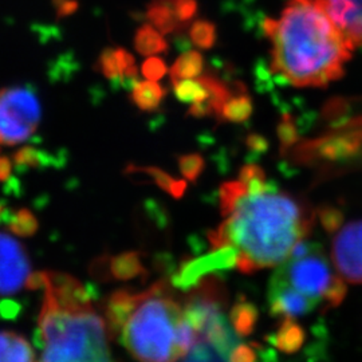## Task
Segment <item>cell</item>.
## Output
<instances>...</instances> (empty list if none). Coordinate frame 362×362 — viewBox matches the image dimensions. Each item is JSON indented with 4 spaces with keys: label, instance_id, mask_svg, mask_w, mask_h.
<instances>
[{
    "label": "cell",
    "instance_id": "18",
    "mask_svg": "<svg viewBox=\"0 0 362 362\" xmlns=\"http://www.w3.org/2000/svg\"><path fill=\"white\" fill-rule=\"evenodd\" d=\"M189 37L197 49L209 50L216 43L218 30L209 21H197L189 30Z\"/></svg>",
    "mask_w": 362,
    "mask_h": 362
},
{
    "label": "cell",
    "instance_id": "3",
    "mask_svg": "<svg viewBox=\"0 0 362 362\" xmlns=\"http://www.w3.org/2000/svg\"><path fill=\"white\" fill-rule=\"evenodd\" d=\"M106 318L107 332L140 362H179L199 338L185 300L164 282L144 291H117Z\"/></svg>",
    "mask_w": 362,
    "mask_h": 362
},
{
    "label": "cell",
    "instance_id": "8",
    "mask_svg": "<svg viewBox=\"0 0 362 362\" xmlns=\"http://www.w3.org/2000/svg\"><path fill=\"white\" fill-rule=\"evenodd\" d=\"M34 275L26 250L11 235L0 233V297L33 288Z\"/></svg>",
    "mask_w": 362,
    "mask_h": 362
},
{
    "label": "cell",
    "instance_id": "19",
    "mask_svg": "<svg viewBox=\"0 0 362 362\" xmlns=\"http://www.w3.org/2000/svg\"><path fill=\"white\" fill-rule=\"evenodd\" d=\"M278 137L282 145V149H288L298 140L297 127L293 117L284 115L278 125Z\"/></svg>",
    "mask_w": 362,
    "mask_h": 362
},
{
    "label": "cell",
    "instance_id": "21",
    "mask_svg": "<svg viewBox=\"0 0 362 362\" xmlns=\"http://www.w3.org/2000/svg\"><path fill=\"white\" fill-rule=\"evenodd\" d=\"M199 4L196 0H176L173 4V11L180 26L189 23L197 15Z\"/></svg>",
    "mask_w": 362,
    "mask_h": 362
},
{
    "label": "cell",
    "instance_id": "12",
    "mask_svg": "<svg viewBox=\"0 0 362 362\" xmlns=\"http://www.w3.org/2000/svg\"><path fill=\"white\" fill-rule=\"evenodd\" d=\"M165 97L164 88L157 81L136 82L130 94L132 101L144 112H155Z\"/></svg>",
    "mask_w": 362,
    "mask_h": 362
},
{
    "label": "cell",
    "instance_id": "4",
    "mask_svg": "<svg viewBox=\"0 0 362 362\" xmlns=\"http://www.w3.org/2000/svg\"><path fill=\"white\" fill-rule=\"evenodd\" d=\"M33 287L43 290L39 362H115L107 325L85 286L69 274L40 272L34 275Z\"/></svg>",
    "mask_w": 362,
    "mask_h": 362
},
{
    "label": "cell",
    "instance_id": "20",
    "mask_svg": "<svg viewBox=\"0 0 362 362\" xmlns=\"http://www.w3.org/2000/svg\"><path fill=\"white\" fill-rule=\"evenodd\" d=\"M181 172L188 180L194 181L204 168V160L200 155L182 156L179 160Z\"/></svg>",
    "mask_w": 362,
    "mask_h": 362
},
{
    "label": "cell",
    "instance_id": "1",
    "mask_svg": "<svg viewBox=\"0 0 362 362\" xmlns=\"http://www.w3.org/2000/svg\"><path fill=\"white\" fill-rule=\"evenodd\" d=\"M224 216L209 235L220 264L254 272L284 263L313 227V212L291 194L272 188L258 165H246L239 180L220 188Z\"/></svg>",
    "mask_w": 362,
    "mask_h": 362
},
{
    "label": "cell",
    "instance_id": "15",
    "mask_svg": "<svg viewBox=\"0 0 362 362\" xmlns=\"http://www.w3.org/2000/svg\"><path fill=\"white\" fill-rule=\"evenodd\" d=\"M146 16L149 22L161 33L169 34L181 27L176 19V15L173 11V4H169L160 0H152V3L148 7Z\"/></svg>",
    "mask_w": 362,
    "mask_h": 362
},
{
    "label": "cell",
    "instance_id": "9",
    "mask_svg": "<svg viewBox=\"0 0 362 362\" xmlns=\"http://www.w3.org/2000/svg\"><path fill=\"white\" fill-rule=\"evenodd\" d=\"M329 13L356 47L362 46V0H326Z\"/></svg>",
    "mask_w": 362,
    "mask_h": 362
},
{
    "label": "cell",
    "instance_id": "10",
    "mask_svg": "<svg viewBox=\"0 0 362 362\" xmlns=\"http://www.w3.org/2000/svg\"><path fill=\"white\" fill-rule=\"evenodd\" d=\"M101 70L104 76L112 81L136 79L137 67L134 58L125 49H107L101 55Z\"/></svg>",
    "mask_w": 362,
    "mask_h": 362
},
{
    "label": "cell",
    "instance_id": "11",
    "mask_svg": "<svg viewBox=\"0 0 362 362\" xmlns=\"http://www.w3.org/2000/svg\"><path fill=\"white\" fill-rule=\"evenodd\" d=\"M0 362H39L26 339L13 332H0Z\"/></svg>",
    "mask_w": 362,
    "mask_h": 362
},
{
    "label": "cell",
    "instance_id": "6",
    "mask_svg": "<svg viewBox=\"0 0 362 362\" xmlns=\"http://www.w3.org/2000/svg\"><path fill=\"white\" fill-rule=\"evenodd\" d=\"M40 104L34 91L10 88L0 91V144L18 145L28 140L38 128Z\"/></svg>",
    "mask_w": 362,
    "mask_h": 362
},
{
    "label": "cell",
    "instance_id": "22",
    "mask_svg": "<svg viewBox=\"0 0 362 362\" xmlns=\"http://www.w3.org/2000/svg\"><path fill=\"white\" fill-rule=\"evenodd\" d=\"M141 71H143L144 77L149 81H160L164 77L168 71V67L165 65V62L158 58V57H149L148 59L144 61L141 66Z\"/></svg>",
    "mask_w": 362,
    "mask_h": 362
},
{
    "label": "cell",
    "instance_id": "13",
    "mask_svg": "<svg viewBox=\"0 0 362 362\" xmlns=\"http://www.w3.org/2000/svg\"><path fill=\"white\" fill-rule=\"evenodd\" d=\"M203 69L204 59L200 52L194 50L184 52L170 67V79L173 83L184 79H192L199 77L203 73Z\"/></svg>",
    "mask_w": 362,
    "mask_h": 362
},
{
    "label": "cell",
    "instance_id": "17",
    "mask_svg": "<svg viewBox=\"0 0 362 362\" xmlns=\"http://www.w3.org/2000/svg\"><path fill=\"white\" fill-rule=\"evenodd\" d=\"M176 98L184 104H202L208 100L207 86L199 79H184L173 83Z\"/></svg>",
    "mask_w": 362,
    "mask_h": 362
},
{
    "label": "cell",
    "instance_id": "23",
    "mask_svg": "<svg viewBox=\"0 0 362 362\" xmlns=\"http://www.w3.org/2000/svg\"><path fill=\"white\" fill-rule=\"evenodd\" d=\"M247 145L255 151V152H263L266 148H267V141L264 137L259 136V134H251L248 139H247Z\"/></svg>",
    "mask_w": 362,
    "mask_h": 362
},
{
    "label": "cell",
    "instance_id": "2",
    "mask_svg": "<svg viewBox=\"0 0 362 362\" xmlns=\"http://www.w3.org/2000/svg\"><path fill=\"white\" fill-rule=\"evenodd\" d=\"M272 69L297 88H324L342 77L356 46L326 0H290L279 19L264 21Z\"/></svg>",
    "mask_w": 362,
    "mask_h": 362
},
{
    "label": "cell",
    "instance_id": "16",
    "mask_svg": "<svg viewBox=\"0 0 362 362\" xmlns=\"http://www.w3.org/2000/svg\"><path fill=\"white\" fill-rule=\"evenodd\" d=\"M252 110L254 106L250 95H247L246 93H239L236 95H231L223 106L220 118L233 124H242L251 117Z\"/></svg>",
    "mask_w": 362,
    "mask_h": 362
},
{
    "label": "cell",
    "instance_id": "14",
    "mask_svg": "<svg viewBox=\"0 0 362 362\" xmlns=\"http://www.w3.org/2000/svg\"><path fill=\"white\" fill-rule=\"evenodd\" d=\"M134 49L144 57H153L167 52L168 43L155 26L145 25L136 33Z\"/></svg>",
    "mask_w": 362,
    "mask_h": 362
},
{
    "label": "cell",
    "instance_id": "5",
    "mask_svg": "<svg viewBox=\"0 0 362 362\" xmlns=\"http://www.w3.org/2000/svg\"><path fill=\"white\" fill-rule=\"evenodd\" d=\"M272 284L290 288L318 309L334 308L346 294V282L318 245L302 240L274 272Z\"/></svg>",
    "mask_w": 362,
    "mask_h": 362
},
{
    "label": "cell",
    "instance_id": "7",
    "mask_svg": "<svg viewBox=\"0 0 362 362\" xmlns=\"http://www.w3.org/2000/svg\"><path fill=\"white\" fill-rule=\"evenodd\" d=\"M330 258L346 284L362 285V220L349 221L337 230Z\"/></svg>",
    "mask_w": 362,
    "mask_h": 362
}]
</instances>
